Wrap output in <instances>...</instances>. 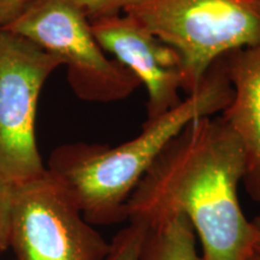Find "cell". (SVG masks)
Wrapping results in <instances>:
<instances>
[{"label":"cell","mask_w":260,"mask_h":260,"mask_svg":"<svg viewBox=\"0 0 260 260\" xmlns=\"http://www.w3.org/2000/svg\"><path fill=\"white\" fill-rule=\"evenodd\" d=\"M233 88L219 59L195 92L165 112L146 121L141 133L124 144L61 145L51 153L48 170L67 184L89 224L126 220V204L162 149L186 126L214 116L229 105Z\"/></svg>","instance_id":"2"},{"label":"cell","mask_w":260,"mask_h":260,"mask_svg":"<svg viewBox=\"0 0 260 260\" xmlns=\"http://www.w3.org/2000/svg\"><path fill=\"white\" fill-rule=\"evenodd\" d=\"M148 226L144 223L129 222L110 242L105 260H140Z\"/></svg>","instance_id":"10"},{"label":"cell","mask_w":260,"mask_h":260,"mask_svg":"<svg viewBox=\"0 0 260 260\" xmlns=\"http://www.w3.org/2000/svg\"><path fill=\"white\" fill-rule=\"evenodd\" d=\"M0 29H2V28H0Z\"/></svg>","instance_id":"16"},{"label":"cell","mask_w":260,"mask_h":260,"mask_svg":"<svg viewBox=\"0 0 260 260\" xmlns=\"http://www.w3.org/2000/svg\"><path fill=\"white\" fill-rule=\"evenodd\" d=\"M2 29L59 57L68 68L71 89L86 102H119L141 86L134 74L106 56L94 38L89 19L70 0H35Z\"/></svg>","instance_id":"4"},{"label":"cell","mask_w":260,"mask_h":260,"mask_svg":"<svg viewBox=\"0 0 260 260\" xmlns=\"http://www.w3.org/2000/svg\"><path fill=\"white\" fill-rule=\"evenodd\" d=\"M10 247L18 260H105L110 242L84 219L67 184L46 169L14 188Z\"/></svg>","instance_id":"6"},{"label":"cell","mask_w":260,"mask_h":260,"mask_svg":"<svg viewBox=\"0 0 260 260\" xmlns=\"http://www.w3.org/2000/svg\"><path fill=\"white\" fill-rule=\"evenodd\" d=\"M245 174L239 138L222 117H201L165 146L126 204L129 222L154 225L182 214L203 260H249L255 230L240 206Z\"/></svg>","instance_id":"1"},{"label":"cell","mask_w":260,"mask_h":260,"mask_svg":"<svg viewBox=\"0 0 260 260\" xmlns=\"http://www.w3.org/2000/svg\"><path fill=\"white\" fill-rule=\"evenodd\" d=\"M90 29L105 53L138 77L147 90V118L152 121L182 102V59L176 50L148 31L130 15L94 19Z\"/></svg>","instance_id":"7"},{"label":"cell","mask_w":260,"mask_h":260,"mask_svg":"<svg viewBox=\"0 0 260 260\" xmlns=\"http://www.w3.org/2000/svg\"><path fill=\"white\" fill-rule=\"evenodd\" d=\"M14 186L0 180V252L10 247Z\"/></svg>","instance_id":"12"},{"label":"cell","mask_w":260,"mask_h":260,"mask_svg":"<svg viewBox=\"0 0 260 260\" xmlns=\"http://www.w3.org/2000/svg\"><path fill=\"white\" fill-rule=\"evenodd\" d=\"M83 11L89 21L124 14L146 0H70Z\"/></svg>","instance_id":"11"},{"label":"cell","mask_w":260,"mask_h":260,"mask_svg":"<svg viewBox=\"0 0 260 260\" xmlns=\"http://www.w3.org/2000/svg\"><path fill=\"white\" fill-rule=\"evenodd\" d=\"M60 65L59 57L0 29V180L14 187L47 169L37 145L35 117L42 87Z\"/></svg>","instance_id":"5"},{"label":"cell","mask_w":260,"mask_h":260,"mask_svg":"<svg viewBox=\"0 0 260 260\" xmlns=\"http://www.w3.org/2000/svg\"><path fill=\"white\" fill-rule=\"evenodd\" d=\"M249 260H260V255L256 254V253H254V254L252 255V258L249 259Z\"/></svg>","instance_id":"15"},{"label":"cell","mask_w":260,"mask_h":260,"mask_svg":"<svg viewBox=\"0 0 260 260\" xmlns=\"http://www.w3.org/2000/svg\"><path fill=\"white\" fill-rule=\"evenodd\" d=\"M140 260H203L189 220L175 214L148 226Z\"/></svg>","instance_id":"9"},{"label":"cell","mask_w":260,"mask_h":260,"mask_svg":"<svg viewBox=\"0 0 260 260\" xmlns=\"http://www.w3.org/2000/svg\"><path fill=\"white\" fill-rule=\"evenodd\" d=\"M124 14L177 51L187 95L224 56L260 45V0H146Z\"/></svg>","instance_id":"3"},{"label":"cell","mask_w":260,"mask_h":260,"mask_svg":"<svg viewBox=\"0 0 260 260\" xmlns=\"http://www.w3.org/2000/svg\"><path fill=\"white\" fill-rule=\"evenodd\" d=\"M35 0H0V28L15 21Z\"/></svg>","instance_id":"13"},{"label":"cell","mask_w":260,"mask_h":260,"mask_svg":"<svg viewBox=\"0 0 260 260\" xmlns=\"http://www.w3.org/2000/svg\"><path fill=\"white\" fill-rule=\"evenodd\" d=\"M253 228L255 230V253L260 255V216L252 220Z\"/></svg>","instance_id":"14"},{"label":"cell","mask_w":260,"mask_h":260,"mask_svg":"<svg viewBox=\"0 0 260 260\" xmlns=\"http://www.w3.org/2000/svg\"><path fill=\"white\" fill-rule=\"evenodd\" d=\"M222 59L233 96L220 117L241 142L247 194L260 203V45L234 51Z\"/></svg>","instance_id":"8"}]
</instances>
